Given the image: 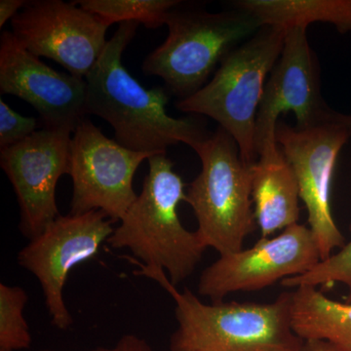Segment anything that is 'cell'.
<instances>
[{
  "instance_id": "603a6c76",
  "label": "cell",
  "mask_w": 351,
  "mask_h": 351,
  "mask_svg": "<svg viewBox=\"0 0 351 351\" xmlns=\"http://www.w3.org/2000/svg\"><path fill=\"white\" fill-rule=\"evenodd\" d=\"M27 3L25 0H1L0 1V27H3L7 21H12L19 13L21 8H24Z\"/></svg>"
},
{
  "instance_id": "4fadbf2b",
  "label": "cell",
  "mask_w": 351,
  "mask_h": 351,
  "mask_svg": "<svg viewBox=\"0 0 351 351\" xmlns=\"http://www.w3.org/2000/svg\"><path fill=\"white\" fill-rule=\"evenodd\" d=\"M13 34L25 49L68 69L69 75L86 77L108 41V27L73 2L27 1L12 20Z\"/></svg>"
},
{
  "instance_id": "44dd1931",
  "label": "cell",
  "mask_w": 351,
  "mask_h": 351,
  "mask_svg": "<svg viewBox=\"0 0 351 351\" xmlns=\"http://www.w3.org/2000/svg\"><path fill=\"white\" fill-rule=\"evenodd\" d=\"M38 129V120L16 112L0 100V149H5L23 142Z\"/></svg>"
},
{
  "instance_id": "30bf717a",
  "label": "cell",
  "mask_w": 351,
  "mask_h": 351,
  "mask_svg": "<svg viewBox=\"0 0 351 351\" xmlns=\"http://www.w3.org/2000/svg\"><path fill=\"white\" fill-rule=\"evenodd\" d=\"M321 261L308 226L295 223L276 237L260 239L251 248L219 256L203 270L197 292L212 302L241 291L262 290L284 279L302 276Z\"/></svg>"
},
{
  "instance_id": "9c48e42d",
  "label": "cell",
  "mask_w": 351,
  "mask_h": 351,
  "mask_svg": "<svg viewBox=\"0 0 351 351\" xmlns=\"http://www.w3.org/2000/svg\"><path fill=\"white\" fill-rule=\"evenodd\" d=\"M152 156L122 147L90 120L83 119L71 138V214L103 211L114 223L120 221L138 197L134 176Z\"/></svg>"
},
{
  "instance_id": "5bb4252c",
  "label": "cell",
  "mask_w": 351,
  "mask_h": 351,
  "mask_svg": "<svg viewBox=\"0 0 351 351\" xmlns=\"http://www.w3.org/2000/svg\"><path fill=\"white\" fill-rule=\"evenodd\" d=\"M84 78L58 73L19 43L13 32L0 38V93L13 95L32 106L44 128L75 132L86 119Z\"/></svg>"
},
{
  "instance_id": "7402d4cb",
  "label": "cell",
  "mask_w": 351,
  "mask_h": 351,
  "mask_svg": "<svg viewBox=\"0 0 351 351\" xmlns=\"http://www.w3.org/2000/svg\"><path fill=\"white\" fill-rule=\"evenodd\" d=\"M90 351H154L145 339L136 336V335H124L121 339L117 341V345L112 348H94Z\"/></svg>"
},
{
  "instance_id": "ffe728a7",
  "label": "cell",
  "mask_w": 351,
  "mask_h": 351,
  "mask_svg": "<svg viewBox=\"0 0 351 351\" xmlns=\"http://www.w3.org/2000/svg\"><path fill=\"white\" fill-rule=\"evenodd\" d=\"M335 283L346 286L348 289L346 302H351V240L337 253L320 261L311 271L302 276L284 279L281 282L285 287L294 289L302 286L317 288Z\"/></svg>"
},
{
  "instance_id": "3957f363",
  "label": "cell",
  "mask_w": 351,
  "mask_h": 351,
  "mask_svg": "<svg viewBox=\"0 0 351 351\" xmlns=\"http://www.w3.org/2000/svg\"><path fill=\"white\" fill-rule=\"evenodd\" d=\"M142 191L107 243L128 249L145 267L163 269L176 286L188 279L206 250L198 233L182 226L178 208L186 201L184 182L166 154L149 158Z\"/></svg>"
},
{
  "instance_id": "d4e9b609",
  "label": "cell",
  "mask_w": 351,
  "mask_h": 351,
  "mask_svg": "<svg viewBox=\"0 0 351 351\" xmlns=\"http://www.w3.org/2000/svg\"><path fill=\"white\" fill-rule=\"evenodd\" d=\"M337 119L343 124L348 127V130L350 131L351 133V115L343 114V113L336 112Z\"/></svg>"
},
{
  "instance_id": "7a4b0ae2",
  "label": "cell",
  "mask_w": 351,
  "mask_h": 351,
  "mask_svg": "<svg viewBox=\"0 0 351 351\" xmlns=\"http://www.w3.org/2000/svg\"><path fill=\"white\" fill-rule=\"evenodd\" d=\"M137 276L154 279L174 300L179 327L171 351H302L304 341L292 325L293 291L272 302L205 304L189 289L177 290L161 269L133 260Z\"/></svg>"
},
{
  "instance_id": "5b68a950",
  "label": "cell",
  "mask_w": 351,
  "mask_h": 351,
  "mask_svg": "<svg viewBox=\"0 0 351 351\" xmlns=\"http://www.w3.org/2000/svg\"><path fill=\"white\" fill-rule=\"evenodd\" d=\"M193 149L202 168L189 184L186 202L197 219L196 232L219 256L237 253L258 226L251 167L242 160L237 142L221 127Z\"/></svg>"
},
{
  "instance_id": "277c9868",
  "label": "cell",
  "mask_w": 351,
  "mask_h": 351,
  "mask_svg": "<svg viewBox=\"0 0 351 351\" xmlns=\"http://www.w3.org/2000/svg\"><path fill=\"white\" fill-rule=\"evenodd\" d=\"M285 29L265 27L226 55L212 80L176 104L182 112L206 115L237 142L242 160L252 167L258 159L256 119L265 80L282 52Z\"/></svg>"
},
{
  "instance_id": "ba28073f",
  "label": "cell",
  "mask_w": 351,
  "mask_h": 351,
  "mask_svg": "<svg viewBox=\"0 0 351 351\" xmlns=\"http://www.w3.org/2000/svg\"><path fill=\"white\" fill-rule=\"evenodd\" d=\"M103 211L60 215L18 254V263L38 278L52 324L66 330L73 319L64 300L69 272L96 257L115 228Z\"/></svg>"
},
{
  "instance_id": "8992f818",
  "label": "cell",
  "mask_w": 351,
  "mask_h": 351,
  "mask_svg": "<svg viewBox=\"0 0 351 351\" xmlns=\"http://www.w3.org/2000/svg\"><path fill=\"white\" fill-rule=\"evenodd\" d=\"M177 7L166 17L167 38L145 58L142 69L162 78L166 90L182 100L204 86L237 44L262 27L240 9L210 13Z\"/></svg>"
},
{
  "instance_id": "d6986e66",
  "label": "cell",
  "mask_w": 351,
  "mask_h": 351,
  "mask_svg": "<svg viewBox=\"0 0 351 351\" xmlns=\"http://www.w3.org/2000/svg\"><path fill=\"white\" fill-rule=\"evenodd\" d=\"M29 295L20 286L0 284V351L31 348L32 335L24 316Z\"/></svg>"
},
{
  "instance_id": "ac0fdd59",
  "label": "cell",
  "mask_w": 351,
  "mask_h": 351,
  "mask_svg": "<svg viewBox=\"0 0 351 351\" xmlns=\"http://www.w3.org/2000/svg\"><path fill=\"white\" fill-rule=\"evenodd\" d=\"M93 14L108 27L115 23L136 22L147 29L165 25L169 11L180 5L178 0H77L73 1Z\"/></svg>"
},
{
  "instance_id": "484cf974",
  "label": "cell",
  "mask_w": 351,
  "mask_h": 351,
  "mask_svg": "<svg viewBox=\"0 0 351 351\" xmlns=\"http://www.w3.org/2000/svg\"><path fill=\"white\" fill-rule=\"evenodd\" d=\"M43 351H54V350H43Z\"/></svg>"
},
{
  "instance_id": "e0dca14e",
  "label": "cell",
  "mask_w": 351,
  "mask_h": 351,
  "mask_svg": "<svg viewBox=\"0 0 351 351\" xmlns=\"http://www.w3.org/2000/svg\"><path fill=\"white\" fill-rule=\"evenodd\" d=\"M233 6L251 14L261 27H306L313 23L351 32V0H240Z\"/></svg>"
},
{
  "instance_id": "7c38bea8",
  "label": "cell",
  "mask_w": 351,
  "mask_h": 351,
  "mask_svg": "<svg viewBox=\"0 0 351 351\" xmlns=\"http://www.w3.org/2000/svg\"><path fill=\"white\" fill-rule=\"evenodd\" d=\"M73 134L43 128L0 152V165L19 203L20 232L29 240L60 216L56 186L60 178L71 172Z\"/></svg>"
},
{
  "instance_id": "2e32d148",
  "label": "cell",
  "mask_w": 351,
  "mask_h": 351,
  "mask_svg": "<svg viewBox=\"0 0 351 351\" xmlns=\"http://www.w3.org/2000/svg\"><path fill=\"white\" fill-rule=\"evenodd\" d=\"M292 325L302 341H325L351 351V302L335 301L311 286L295 288Z\"/></svg>"
},
{
  "instance_id": "9a60e30c",
  "label": "cell",
  "mask_w": 351,
  "mask_h": 351,
  "mask_svg": "<svg viewBox=\"0 0 351 351\" xmlns=\"http://www.w3.org/2000/svg\"><path fill=\"white\" fill-rule=\"evenodd\" d=\"M252 200L261 239L299 223L300 189L280 147L258 156L251 167Z\"/></svg>"
},
{
  "instance_id": "8fae6325",
  "label": "cell",
  "mask_w": 351,
  "mask_h": 351,
  "mask_svg": "<svg viewBox=\"0 0 351 351\" xmlns=\"http://www.w3.org/2000/svg\"><path fill=\"white\" fill-rule=\"evenodd\" d=\"M306 29H285L282 52L265 83L256 119L258 156L278 147L276 132L282 113L292 112L297 119L295 128L306 129L326 121L334 112L321 96L317 60L307 40Z\"/></svg>"
},
{
  "instance_id": "cb8c5ba5",
  "label": "cell",
  "mask_w": 351,
  "mask_h": 351,
  "mask_svg": "<svg viewBox=\"0 0 351 351\" xmlns=\"http://www.w3.org/2000/svg\"><path fill=\"white\" fill-rule=\"evenodd\" d=\"M302 351H343L325 341H304Z\"/></svg>"
},
{
  "instance_id": "52a82bcc",
  "label": "cell",
  "mask_w": 351,
  "mask_h": 351,
  "mask_svg": "<svg viewBox=\"0 0 351 351\" xmlns=\"http://www.w3.org/2000/svg\"><path fill=\"white\" fill-rule=\"evenodd\" d=\"M350 137L336 112L326 121L309 128H293L282 122L276 127V143L294 171L321 261L346 244L332 217L331 188L337 159Z\"/></svg>"
},
{
  "instance_id": "6da1fadb",
  "label": "cell",
  "mask_w": 351,
  "mask_h": 351,
  "mask_svg": "<svg viewBox=\"0 0 351 351\" xmlns=\"http://www.w3.org/2000/svg\"><path fill=\"white\" fill-rule=\"evenodd\" d=\"M138 25L119 24L85 77L87 114L106 120L114 130V140L131 151L166 154L168 147L180 143L195 149L210 135L204 127L193 117H170L166 112L167 90L143 87L122 64V55Z\"/></svg>"
}]
</instances>
